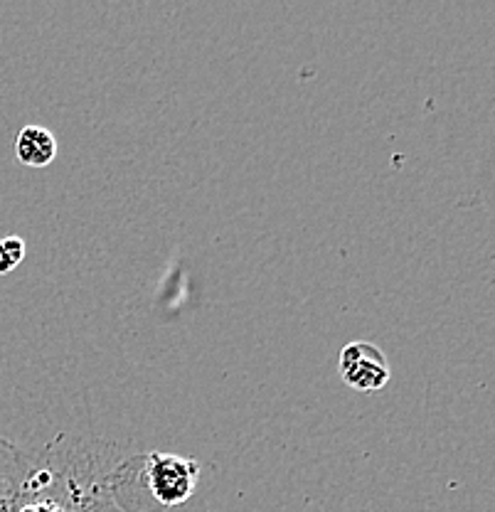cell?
Instances as JSON below:
<instances>
[{
    "mask_svg": "<svg viewBox=\"0 0 495 512\" xmlns=\"http://www.w3.org/2000/svg\"><path fill=\"white\" fill-rule=\"evenodd\" d=\"M200 478V463L193 458L151 453L146 458V483L163 508H175L193 495Z\"/></svg>",
    "mask_w": 495,
    "mask_h": 512,
    "instance_id": "6da1fadb",
    "label": "cell"
},
{
    "mask_svg": "<svg viewBox=\"0 0 495 512\" xmlns=\"http://www.w3.org/2000/svg\"><path fill=\"white\" fill-rule=\"evenodd\" d=\"M35 476L28 456L0 436V512H23L33 503Z\"/></svg>",
    "mask_w": 495,
    "mask_h": 512,
    "instance_id": "7a4b0ae2",
    "label": "cell"
},
{
    "mask_svg": "<svg viewBox=\"0 0 495 512\" xmlns=\"http://www.w3.org/2000/svg\"><path fill=\"white\" fill-rule=\"evenodd\" d=\"M338 372L343 382L358 392H380L392 377L385 352L365 340H355L340 350Z\"/></svg>",
    "mask_w": 495,
    "mask_h": 512,
    "instance_id": "3957f363",
    "label": "cell"
},
{
    "mask_svg": "<svg viewBox=\"0 0 495 512\" xmlns=\"http://www.w3.org/2000/svg\"><path fill=\"white\" fill-rule=\"evenodd\" d=\"M15 156L28 168H47L57 158V138L45 126H25L15 138Z\"/></svg>",
    "mask_w": 495,
    "mask_h": 512,
    "instance_id": "277c9868",
    "label": "cell"
},
{
    "mask_svg": "<svg viewBox=\"0 0 495 512\" xmlns=\"http://www.w3.org/2000/svg\"><path fill=\"white\" fill-rule=\"evenodd\" d=\"M25 259V242L15 234L0 239V276L10 274Z\"/></svg>",
    "mask_w": 495,
    "mask_h": 512,
    "instance_id": "5b68a950",
    "label": "cell"
}]
</instances>
